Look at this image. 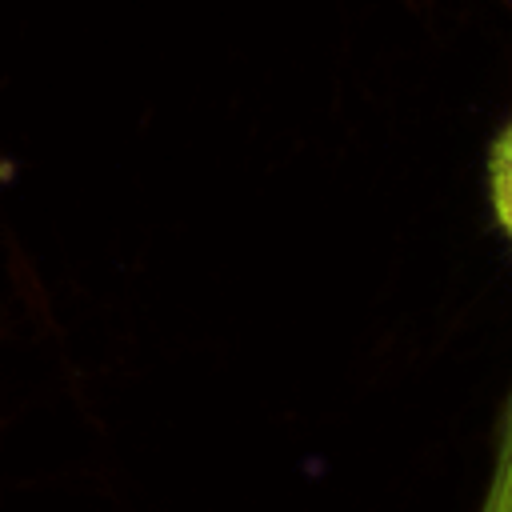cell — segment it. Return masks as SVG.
<instances>
[{
	"mask_svg": "<svg viewBox=\"0 0 512 512\" xmlns=\"http://www.w3.org/2000/svg\"><path fill=\"white\" fill-rule=\"evenodd\" d=\"M480 512H512V400H508L504 420H500L496 460H492V476H488Z\"/></svg>",
	"mask_w": 512,
	"mask_h": 512,
	"instance_id": "obj_1",
	"label": "cell"
},
{
	"mask_svg": "<svg viewBox=\"0 0 512 512\" xmlns=\"http://www.w3.org/2000/svg\"><path fill=\"white\" fill-rule=\"evenodd\" d=\"M488 184H492V208L500 216V228L512 240V124L500 132V140L492 144V160H488Z\"/></svg>",
	"mask_w": 512,
	"mask_h": 512,
	"instance_id": "obj_2",
	"label": "cell"
}]
</instances>
